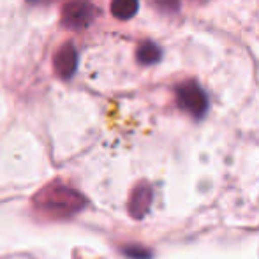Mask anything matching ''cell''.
Listing matches in <instances>:
<instances>
[{
    "mask_svg": "<svg viewBox=\"0 0 259 259\" xmlns=\"http://www.w3.org/2000/svg\"><path fill=\"white\" fill-rule=\"evenodd\" d=\"M152 187L148 184H140L136 185V189L133 191V196H131L129 201V211L134 219H141L145 217V213L148 211V208L152 205Z\"/></svg>",
    "mask_w": 259,
    "mask_h": 259,
    "instance_id": "5",
    "label": "cell"
},
{
    "mask_svg": "<svg viewBox=\"0 0 259 259\" xmlns=\"http://www.w3.org/2000/svg\"><path fill=\"white\" fill-rule=\"evenodd\" d=\"M35 205H37L39 210L46 211L50 215L65 217V215H72L81 210L83 205H85V199L72 189L55 185V187L42 191L35 198Z\"/></svg>",
    "mask_w": 259,
    "mask_h": 259,
    "instance_id": "1",
    "label": "cell"
},
{
    "mask_svg": "<svg viewBox=\"0 0 259 259\" xmlns=\"http://www.w3.org/2000/svg\"><path fill=\"white\" fill-rule=\"evenodd\" d=\"M160 48L154 42H143V45H140V48H138L136 52V58L140 64L143 65H152V64H157V62L160 60Z\"/></svg>",
    "mask_w": 259,
    "mask_h": 259,
    "instance_id": "7",
    "label": "cell"
},
{
    "mask_svg": "<svg viewBox=\"0 0 259 259\" xmlns=\"http://www.w3.org/2000/svg\"><path fill=\"white\" fill-rule=\"evenodd\" d=\"M140 9L138 0H113L111 2V14L118 20H131Z\"/></svg>",
    "mask_w": 259,
    "mask_h": 259,
    "instance_id": "6",
    "label": "cell"
},
{
    "mask_svg": "<svg viewBox=\"0 0 259 259\" xmlns=\"http://www.w3.org/2000/svg\"><path fill=\"white\" fill-rule=\"evenodd\" d=\"M155 4L164 11H177L180 6V0H155Z\"/></svg>",
    "mask_w": 259,
    "mask_h": 259,
    "instance_id": "8",
    "label": "cell"
},
{
    "mask_svg": "<svg viewBox=\"0 0 259 259\" xmlns=\"http://www.w3.org/2000/svg\"><path fill=\"white\" fill-rule=\"evenodd\" d=\"M177 103L184 111L192 115L194 118H201L208 109V97L205 90L196 81L182 83L177 89Z\"/></svg>",
    "mask_w": 259,
    "mask_h": 259,
    "instance_id": "2",
    "label": "cell"
},
{
    "mask_svg": "<svg viewBox=\"0 0 259 259\" xmlns=\"http://www.w3.org/2000/svg\"><path fill=\"white\" fill-rule=\"evenodd\" d=\"M97 11L92 4L83 2V0H74L69 2L62 9V25L67 28H85L96 18Z\"/></svg>",
    "mask_w": 259,
    "mask_h": 259,
    "instance_id": "3",
    "label": "cell"
},
{
    "mask_svg": "<svg viewBox=\"0 0 259 259\" xmlns=\"http://www.w3.org/2000/svg\"><path fill=\"white\" fill-rule=\"evenodd\" d=\"M53 64H55V71H57V74L62 79L71 78L76 71V65H78V52H76L74 46L71 42L62 46L57 52V55H55Z\"/></svg>",
    "mask_w": 259,
    "mask_h": 259,
    "instance_id": "4",
    "label": "cell"
}]
</instances>
